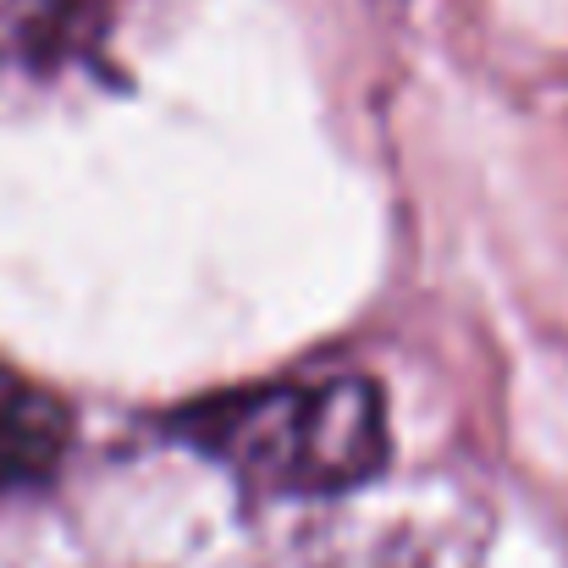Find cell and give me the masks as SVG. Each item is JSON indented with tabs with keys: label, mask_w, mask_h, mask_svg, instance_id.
I'll return each mask as SVG.
<instances>
[{
	"label": "cell",
	"mask_w": 568,
	"mask_h": 568,
	"mask_svg": "<svg viewBox=\"0 0 568 568\" xmlns=\"http://www.w3.org/2000/svg\"><path fill=\"white\" fill-rule=\"evenodd\" d=\"M254 497H337L392 458L386 392L365 371H298L226 386L166 419Z\"/></svg>",
	"instance_id": "6da1fadb"
},
{
	"label": "cell",
	"mask_w": 568,
	"mask_h": 568,
	"mask_svg": "<svg viewBox=\"0 0 568 568\" xmlns=\"http://www.w3.org/2000/svg\"><path fill=\"white\" fill-rule=\"evenodd\" d=\"M72 453V403L22 376L17 365H0V497L39 491L61 475Z\"/></svg>",
	"instance_id": "7a4b0ae2"
}]
</instances>
